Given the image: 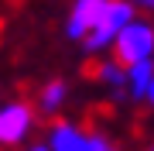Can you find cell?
Returning <instances> with one entry per match:
<instances>
[{
  "instance_id": "ba28073f",
  "label": "cell",
  "mask_w": 154,
  "mask_h": 151,
  "mask_svg": "<svg viewBox=\"0 0 154 151\" xmlns=\"http://www.w3.org/2000/svg\"><path fill=\"white\" fill-rule=\"evenodd\" d=\"M96 79H103V83H110L113 90H123L127 86V69H120L116 62H99V65L93 69Z\"/></svg>"
},
{
  "instance_id": "6da1fadb",
  "label": "cell",
  "mask_w": 154,
  "mask_h": 151,
  "mask_svg": "<svg viewBox=\"0 0 154 151\" xmlns=\"http://www.w3.org/2000/svg\"><path fill=\"white\" fill-rule=\"evenodd\" d=\"M113 62L116 65H137V62H147L154 55V28L151 24H144V21H130L127 28L113 38Z\"/></svg>"
},
{
  "instance_id": "52a82bcc",
  "label": "cell",
  "mask_w": 154,
  "mask_h": 151,
  "mask_svg": "<svg viewBox=\"0 0 154 151\" xmlns=\"http://www.w3.org/2000/svg\"><path fill=\"white\" fill-rule=\"evenodd\" d=\"M151 79H154V58L137 62V65L127 69V83H130V96H134V100H140V96H144V90H147Z\"/></svg>"
},
{
  "instance_id": "7a4b0ae2",
  "label": "cell",
  "mask_w": 154,
  "mask_h": 151,
  "mask_svg": "<svg viewBox=\"0 0 154 151\" xmlns=\"http://www.w3.org/2000/svg\"><path fill=\"white\" fill-rule=\"evenodd\" d=\"M130 21H134V4H127V0H106V11H103V17L96 21V28L82 38V48L89 52V55L99 52V48H110L113 38H116Z\"/></svg>"
},
{
  "instance_id": "4fadbf2b",
  "label": "cell",
  "mask_w": 154,
  "mask_h": 151,
  "mask_svg": "<svg viewBox=\"0 0 154 151\" xmlns=\"http://www.w3.org/2000/svg\"><path fill=\"white\" fill-rule=\"evenodd\" d=\"M151 151H154V148H151Z\"/></svg>"
},
{
  "instance_id": "30bf717a",
  "label": "cell",
  "mask_w": 154,
  "mask_h": 151,
  "mask_svg": "<svg viewBox=\"0 0 154 151\" xmlns=\"http://www.w3.org/2000/svg\"><path fill=\"white\" fill-rule=\"evenodd\" d=\"M144 100H147V103L154 106V79H151V83H147V90H144Z\"/></svg>"
},
{
  "instance_id": "7c38bea8",
  "label": "cell",
  "mask_w": 154,
  "mask_h": 151,
  "mask_svg": "<svg viewBox=\"0 0 154 151\" xmlns=\"http://www.w3.org/2000/svg\"><path fill=\"white\" fill-rule=\"evenodd\" d=\"M24 151H48V144H31V148H24Z\"/></svg>"
},
{
  "instance_id": "8fae6325",
  "label": "cell",
  "mask_w": 154,
  "mask_h": 151,
  "mask_svg": "<svg viewBox=\"0 0 154 151\" xmlns=\"http://www.w3.org/2000/svg\"><path fill=\"white\" fill-rule=\"evenodd\" d=\"M127 4H140V7H147V11H154V0H127Z\"/></svg>"
},
{
  "instance_id": "3957f363",
  "label": "cell",
  "mask_w": 154,
  "mask_h": 151,
  "mask_svg": "<svg viewBox=\"0 0 154 151\" xmlns=\"http://www.w3.org/2000/svg\"><path fill=\"white\" fill-rule=\"evenodd\" d=\"M34 131V106L24 100H11L0 106V148H17Z\"/></svg>"
},
{
  "instance_id": "5b68a950",
  "label": "cell",
  "mask_w": 154,
  "mask_h": 151,
  "mask_svg": "<svg viewBox=\"0 0 154 151\" xmlns=\"http://www.w3.org/2000/svg\"><path fill=\"white\" fill-rule=\"evenodd\" d=\"M48 151H86V134L72 120H55L51 124Z\"/></svg>"
},
{
  "instance_id": "9c48e42d",
  "label": "cell",
  "mask_w": 154,
  "mask_h": 151,
  "mask_svg": "<svg viewBox=\"0 0 154 151\" xmlns=\"http://www.w3.org/2000/svg\"><path fill=\"white\" fill-rule=\"evenodd\" d=\"M86 151H116V144L106 134H89L86 137Z\"/></svg>"
},
{
  "instance_id": "8992f818",
  "label": "cell",
  "mask_w": 154,
  "mask_h": 151,
  "mask_svg": "<svg viewBox=\"0 0 154 151\" xmlns=\"http://www.w3.org/2000/svg\"><path fill=\"white\" fill-rule=\"evenodd\" d=\"M65 96H69V86L62 83V79H51V83H45L41 93H38V110L51 117V113H58V106L65 103Z\"/></svg>"
},
{
  "instance_id": "277c9868",
  "label": "cell",
  "mask_w": 154,
  "mask_h": 151,
  "mask_svg": "<svg viewBox=\"0 0 154 151\" xmlns=\"http://www.w3.org/2000/svg\"><path fill=\"white\" fill-rule=\"evenodd\" d=\"M103 11H106V0H75L72 11H69V21H65V34L82 41L96 28V21L103 17Z\"/></svg>"
}]
</instances>
